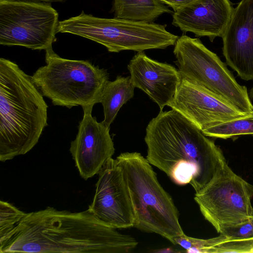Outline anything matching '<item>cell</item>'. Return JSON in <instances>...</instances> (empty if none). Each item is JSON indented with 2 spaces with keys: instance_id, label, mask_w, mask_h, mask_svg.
Returning a JSON list of instances; mask_svg holds the SVG:
<instances>
[{
  "instance_id": "cell-13",
  "label": "cell",
  "mask_w": 253,
  "mask_h": 253,
  "mask_svg": "<svg viewBox=\"0 0 253 253\" xmlns=\"http://www.w3.org/2000/svg\"><path fill=\"white\" fill-rule=\"evenodd\" d=\"M226 63L245 81H253V0H241L233 8L222 37Z\"/></svg>"
},
{
  "instance_id": "cell-15",
  "label": "cell",
  "mask_w": 253,
  "mask_h": 253,
  "mask_svg": "<svg viewBox=\"0 0 253 253\" xmlns=\"http://www.w3.org/2000/svg\"><path fill=\"white\" fill-rule=\"evenodd\" d=\"M231 4L229 0H195L173 13L172 24L212 42L222 37L233 13Z\"/></svg>"
},
{
  "instance_id": "cell-22",
  "label": "cell",
  "mask_w": 253,
  "mask_h": 253,
  "mask_svg": "<svg viewBox=\"0 0 253 253\" xmlns=\"http://www.w3.org/2000/svg\"><path fill=\"white\" fill-rule=\"evenodd\" d=\"M220 234L238 238H253V216L241 223L227 228Z\"/></svg>"
},
{
  "instance_id": "cell-10",
  "label": "cell",
  "mask_w": 253,
  "mask_h": 253,
  "mask_svg": "<svg viewBox=\"0 0 253 253\" xmlns=\"http://www.w3.org/2000/svg\"><path fill=\"white\" fill-rule=\"evenodd\" d=\"M98 174L95 194L88 210L111 227H134V211L129 191L117 159H108Z\"/></svg>"
},
{
  "instance_id": "cell-12",
  "label": "cell",
  "mask_w": 253,
  "mask_h": 253,
  "mask_svg": "<svg viewBox=\"0 0 253 253\" xmlns=\"http://www.w3.org/2000/svg\"><path fill=\"white\" fill-rule=\"evenodd\" d=\"M110 127L98 122L92 112H84L75 139L71 142L70 152L80 176L87 180L98 174L115 152Z\"/></svg>"
},
{
  "instance_id": "cell-5",
  "label": "cell",
  "mask_w": 253,
  "mask_h": 253,
  "mask_svg": "<svg viewBox=\"0 0 253 253\" xmlns=\"http://www.w3.org/2000/svg\"><path fill=\"white\" fill-rule=\"evenodd\" d=\"M45 61L32 76L43 96L54 105L81 106L84 112H92L109 81L107 71L88 60L61 57L52 47L45 50Z\"/></svg>"
},
{
  "instance_id": "cell-23",
  "label": "cell",
  "mask_w": 253,
  "mask_h": 253,
  "mask_svg": "<svg viewBox=\"0 0 253 253\" xmlns=\"http://www.w3.org/2000/svg\"><path fill=\"white\" fill-rule=\"evenodd\" d=\"M171 7L174 12L193 2L195 0H160Z\"/></svg>"
},
{
  "instance_id": "cell-6",
  "label": "cell",
  "mask_w": 253,
  "mask_h": 253,
  "mask_svg": "<svg viewBox=\"0 0 253 253\" xmlns=\"http://www.w3.org/2000/svg\"><path fill=\"white\" fill-rule=\"evenodd\" d=\"M166 26L116 17L99 18L83 11L78 16L59 21L57 33H70L90 40L111 52H140L174 45L179 37L167 31Z\"/></svg>"
},
{
  "instance_id": "cell-3",
  "label": "cell",
  "mask_w": 253,
  "mask_h": 253,
  "mask_svg": "<svg viewBox=\"0 0 253 253\" xmlns=\"http://www.w3.org/2000/svg\"><path fill=\"white\" fill-rule=\"evenodd\" d=\"M48 106L32 76L0 59V161L29 152L47 126Z\"/></svg>"
},
{
  "instance_id": "cell-20",
  "label": "cell",
  "mask_w": 253,
  "mask_h": 253,
  "mask_svg": "<svg viewBox=\"0 0 253 253\" xmlns=\"http://www.w3.org/2000/svg\"><path fill=\"white\" fill-rule=\"evenodd\" d=\"M225 237L220 235L208 239H198L186 235L185 234L175 239V244H178L186 250L187 253H211L212 248Z\"/></svg>"
},
{
  "instance_id": "cell-9",
  "label": "cell",
  "mask_w": 253,
  "mask_h": 253,
  "mask_svg": "<svg viewBox=\"0 0 253 253\" xmlns=\"http://www.w3.org/2000/svg\"><path fill=\"white\" fill-rule=\"evenodd\" d=\"M50 4L0 0V44L45 51L52 47L59 21Z\"/></svg>"
},
{
  "instance_id": "cell-19",
  "label": "cell",
  "mask_w": 253,
  "mask_h": 253,
  "mask_svg": "<svg viewBox=\"0 0 253 253\" xmlns=\"http://www.w3.org/2000/svg\"><path fill=\"white\" fill-rule=\"evenodd\" d=\"M26 214L10 203L0 201V241L12 230Z\"/></svg>"
},
{
  "instance_id": "cell-7",
  "label": "cell",
  "mask_w": 253,
  "mask_h": 253,
  "mask_svg": "<svg viewBox=\"0 0 253 253\" xmlns=\"http://www.w3.org/2000/svg\"><path fill=\"white\" fill-rule=\"evenodd\" d=\"M173 53L181 79L199 84L243 112H253L247 87L237 83L226 64L199 39L181 36Z\"/></svg>"
},
{
  "instance_id": "cell-2",
  "label": "cell",
  "mask_w": 253,
  "mask_h": 253,
  "mask_svg": "<svg viewBox=\"0 0 253 253\" xmlns=\"http://www.w3.org/2000/svg\"><path fill=\"white\" fill-rule=\"evenodd\" d=\"M146 159L176 184L196 192L212 178L225 158L220 148L174 110L160 111L148 124Z\"/></svg>"
},
{
  "instance_id": "cell-1",
  "label": "cell",
  "mask_w": 253,
  "mask_h": 253,
  "mask_svg": "<svg viewBox=\"0 0 253 253\" xmlns=\"http://www.w3.org/2000/svg\"><path fill=\"white\" fill-rule=\"evenodd\" d=\"M137 244L88 209L71 212L48 207L26 213L0 241V253H126Z\"/></svg>"
},
{
  "instance_id": "cell-4",
  "label": "cell",
  "mask_w": 253,
  "mask_h": 253,
  "mask_svg": "<svg viewBox=\"0 0 253 253\" xmlns=\"http://www.w3.org/2000/svg\"><path fill=\"white\" fill-rule=\"evenodd\" d=\"M122 167L132 203L134 227L158 234L175 245L184 234L171 197L162 187L151 164L138 152H125L116 158Z\"/></svg>"
},
{
  "instance_id": "cell-24",
  "label": "cell",
  "mask_w": 253,
  "mask_h": 253,
  "mask_svg": "<svg viewBox=\"0 0 253 253\" xmlns=\"http://www.w3.org/2000/svg\"><path fill=\"white\" fill-rule=\"evenodd\" d=\"M17 0L51 3V2H65L68 0Z\"/></svg>"
},
{
  "instance_id": "cell-21",
  "label": "cell",
  "mask_w": 253,
  "mask_h": 253,
  "mask_svg": "<svg viewBox=\"0 0 253 253\" xmlns=\"http://www.w3.org/2000/svg\"><path fill=\"white\" fill-rule=\"evenodd\" d=\"M253 253V238H225L212 249L211 253Z\"/></svg>"
},
{
  "instance_id": "cell-16",
  "label": "cell",
  "mask_w": 253,
  "mask_h": 253,
  "mask_svg": "<svg viewBox=\"0 0 253 253\" xmlns=\"http://www.w3.org/2000/svg\"><path fill=\"white\" fill-rule=\"evenodd\" d=\"M134 88L130 77L118 76L108 82L100 101L103 107L102 122L106 126H110L122 106L133 97Z\"/></svg>"
},
{
  "instance_id": "cell-25",
  "label": "cell",
  "mask_w": 253,
  "mask_h": 253,
  "mask_svg": "<svg viewBox=\"0 0 253 253\" xmlns=\"http://www.w3.org/2000/svg\"><path fill=\"white\" fill-rule=\"evenodd\" d=\"M248 93H249V98L253 105V86L251 88V89L249 91V92H248Z\"/></svg>"
},
{
  "instance_id": "cell-18",
  "label": "cell",
  "mask_w": 253,
  "mask_h": 253,
  "mask_svg": "<svg viewBox=\"0 0 253 253\" xmlns=\"http://www.w3.org/2000/svg\"><path fill=\"white\" fill-rule=\"evenodd\" d=\"M207 136L228 139L253 134V112L202 131Z\"/></svg>"
},
{
  "instance_id": "cell-8",
  "label": "cell",
  "mask_w": 253,
  "mask_h": 253,
  "mask_svg": "<svg viewBox=\"0 0 253 253\" xmlns=\"http://www.w3.org/2000/svg\"><path fill=\"white\" fill-rule=\"evenodd\" d=\"M253 185L235 173L226 159L211 180L196 192L194 200L205 217L219 233L253 216Z\"/></svg>"
},
{
  "instance_id": "cell-17",
  "label": "cell",
  "mask_w": 253,
  "mask_h": 253,
  "mask_svg": "<svg viewBox=\"0 0 253 253\" xmlns=\"http://www.w3.org/2000/svg\"><path fill=\"white\" fill-rule=\"evenodd\" d=\"M115 17L153 23L164 13L172 11L160 0H114Z\"/></svg>"
},
{
  "instance_id": "cell-14",
  "label": "cell",
  "mask_w": 253,
  "mask_h": 253,
  "mask_svg": "<svg viewBox=\"0 0 253 253\" xmlns=\"http://www.w3.org/2000/svg\"><path fill=\"white\" fill-rule=\"evenodd\" d=\"M127 69L135 87L147 94L161 111L172 101L181 81L178 69L138 52L129 61Z\"/></svg>"
},
{
  "instance_id": "cell-11",
  "label": "cell",
  "mask_w": 253,
  "mask_h": 253,
  "mask_svg": "<svg viewBox=\"0 0 253 253\" xmlns=\"http://www.w3.org/2000/svg\"><path fill=\"white\" fill-rule=\"evenodd\" d=\"M168 106L202 131L248 114L199 84L183 78Z\"/></svg>"
}]
</instances>
